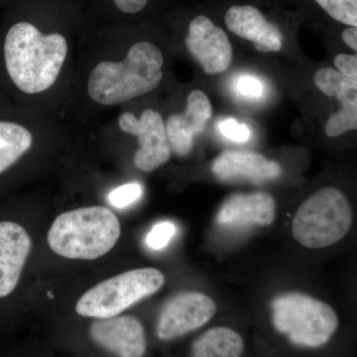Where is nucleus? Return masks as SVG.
<instances>
[{
  "label": "nucleus",
  "instance_id": "6e6552de",
  "mask_svg": "<svg viewBox=\"0 0 357 357\" xmlns=\"http://www.w3.org/2000/svg\"><path fill=\"white\" fill-rule=\"evenodd\" d=\"M215 312V302L204 294L178 293L162 307L157 321V335L162 340L183 337L206 325Z\"/></svg>",
  "mask_w": 357,
  "mask_h": 357
},
{
  "label": "nucleus",
  "instance_id": "f8f14e48",
  "mask_svg": "<svg viewBox=\"0 0 357 357\" xmlns=\"http://www.w3.org/2000/svg\"><path fill=\"white\" fill-rule=\"evenodd\" d=\"M314 83L324 93L335 96L342 109L328 117L326 133L337 137L357 128V81L349 79L337 70L324 68L314 75Z\"/></svg>",
  "mask_w": 357,
  "mask_h": 357
},
{
  "label": "nucleus",
  "instance_id": "f3484780",
  "mask_svg": "<svg viewBox=\"0 0 357 357\" xmlns=\"http://www.w3.org/2000/svg\"><path fill=\"white\" fill-rule=\"evenodd\" d=\"M243 349V337L236 331L220 326L195 340L191 357H241Z\"/></svg>",
  "mask_w": 357,
  "mask_h": 357
},
{
  "label": "nucleus",
  "instance_id": "0eeeda50",
  "mask_svg": "<svg viewBox=\"0 0 357 357\" xmlns=\"http://www.w3.org/2000/svg\"><path fill=\"white\" fill-rule=\"evenodd\" d=\"M119 126L123 132L138 138L140 147L134 156V164L139 170L152 172L170 159L165 122L156 110H144L139 117L124 112L119 116Z\"/></svg>",
  "mask_w": 357,
  "mask_h": 357
},
{
  "label": "nucleus",
  "instance_id": "aec40b11",
  "mask_svg": "<svg viewBox=\"0 0 357 357\" xmlns=\"http://www.w3.org/2000/svg\"><path fill=\"white\" fill-rule=\"evenodd\" d=\"M176 231L177 229L173 222H160L148 232L145 243L152 250H162L172 241Z\"/></svg>",
  "mask_w": 357,
  "mask_h": 357
},
{
  "label": "nucleus",
  "instance_id": "a878e982",
  "mask_svg": "<svg viewBox=\"0 0 357 357\" xmlns=\"http://www.w3.org/2000/svg\"><path fill=\"white\" fill-rule=\"evenodd\" d=\"M342 40L347 46L354 51L357 50V29L356 27H349L342 32Z\"/></svg>",
  "mask_w": 357,
  "mask_h": 357
},
{
  "label": "nucleus",
  "instance_id": "412c9836",
  "mask_svg": "<svg viewBox=\"0 0 357 357\" xmlns=\"http://www.w3.org/2000/svg\"><path fill=\"white\" fill-rule=\"evenodd\" d=\"M143 189L138 183H128L116 188L109 195V202L116 208L130 206L142 196Z\"/></svg>",
  "mask_w": 357,
  "mask_h": 357
},
{
  "label": "nucleus",
  "instance_id": "a211bd4d",
  "mask_svg": "<svg viewBox=\"0 0 357 357\" xmlns=\"http://www.w3.org/2000/svg\"><path fill=\"white\" fill-rule=\"evenodd\" d=\"M32 145L29 129L18 122L0 119V174L15 165Z\"/></svg>",
  "mask_w": 357,
  "mask_h": 357
},
{
  "label": "nucleus",
  "instance_id": "393cba45",
  "mask_svg": "<svg viewBox=\"0 0 357 357\" xmlns=\"http://www.w3.org/2000/svg\"><path fill=\"white\" fill-rule=\"evenodd\" d=\"M115 6L124 13H137L146 6L148 0H114Z\"/></svg>",
  "mask_w": 357,
  "mask_h": 357
},
{
  "label": "nucleus",
  "instance_id": "20e7f679",
  "mask_svg": "<svg viewBox=\"0 0 357 357\" xmlns=\"http://www.w3.org/2000/svg\"><path fill=\"white\" fill-rule=\"evenodd\" d=\"M352 210L347 197L335 188H323L301 204L293 220L294 238L305 248H325L347 236Z\"/></svg>",
  "mask_w": 357,
  "mask_h": 357
},
{
  "label": "nucleus",
  "instance_id": "39448f33",
  "mask_svg": "<svg viewBox=\"0 0 357 357\" xmlns=\"http://www.w3.org/2000/svg\"><path fill=\"white\" fill-rule=\"evenodd\" d=\"M271 307L275 328L298 347H321L332 338L338 326L332 307L304 294L278 296Z\"/></svg>",
  "mask_w": 357,
  "mask_h": 357
},
{
  "label": "nucleus",
  "instance_id": "dca6fc26",
  "mask_svg": "<svg viewBox=\"0 0 357 357\" xmlns=\"http://www.w3.org/2000/svg\"><path fill=\"white\" fill-rule=\"evenodd\" d=\"M229 31L255 44L260 52H278L283 45V34L269 22L259 9L251 6L230 7L225 16Z\"/></svg>",
  "mask_w": 357,
  "mask_h": 357
},
{
  "label": "nucleus",
  "instance_id": "b1692460",
  "mask_svg": "<svg viewBox=\"0 0 357 357\" xmlns=\"http://www.w3.org/2000/svg\"><path fill=\"white\" fill-rule=\"evenodd\" d=\"M337 72L349 79L357 81V56L340 54L335 59Z\"/></svg>",
  "mask_w": 357,
  "mask_h": 357
},
{
  "label": "nucleus",
  "instance_id": "4468645a",
  "mask_svg": "<svg viewBox=\"0 0 357 357\" xmlns=\"http://www.w3.org/2000/svg\"><path fill=\"white\" fill-rule=\"evenodd\" d=\"M211 171L225 182H249L261 184L275 180L282 174L280 164L262 155L248 151L222 152L213 161Z\"/></svg>",
  "mask_w": 357,
  "mask_h": 357
},
{
  "label": "nucleus",
  "instance_id": "9d476101",
  "mask_svg": "<svg viewBox=\"0 0 357 357\" xmlns=\"http://www.w3.org/2000/svg\"><path fill=\"white\" fill-rule=\"evenodd\" d=\"M89 335L96 344L117 357H143L146 352L144 328L134 317L98 319Z\"/></svg>",
  "mask_w": 357,
  "mask_h": 357
},
{
  "label": "nucleus",
  "instance_id": "7ed1b4c3",
  "mask_svg": "<svg viewBox=\"0 0 357 357\" xmlns=\"http://www.w3.org/2000/svg\"><path fill=\"white\" fill-rule=\"evenodd\" d=\"M121 234L119 218L105 206L66 211L48 232L49 246L69 259L95 260L109 253Z\"/></svg>",
  "mask_w": 357,
  "mask_h": 357
},
{
  "label": "nucleus",
  "instance_id": "6ab92c4d",
  "mask_svg": "<svg viewBox=\"0 0 357 357\" xmlns=\"http://www.w3.org/2000/svg\"><path fill=\"white\" fill-rule=\"evenodd\" d=\"M333 20L351 27L357 26V0H316Z\"/></svg>",
  "mask_w": 357,
  "mask_h": 357
},
{
  "label": "nucleus",
  "instance_id": "5701e85b",
  "mask_svg": "<svg viewBox=\"0 0 357 357\" xmlns=\"http://www.w3.org/2000/svg\"><path fill=\"white\" fill-rule=\"evenodd\" d=\"M237 89L241 96L257 100L263 96V84L259 79L252 76H243L237 81Z\"/></svg>",
  "mask_w": 357,
  "mask_h": 357
},
{
  "label": "nucleus",
  "instance_id": "2eb2a0df",
  "mask_svg": "<svg viewBox=\"0 0 357 357\" xmlns=\"http://www.w3.org/2000/svg\"><path fill=\"white\" fill-rule=\"evenodd\" d=\"M31 248L24 227L15 222H0V298L15 290Z\"/></svg>",
  "mask_w": 357,
  "mask_h": 357
},
{
  "label": "nucleus",
  "instance_id": "4be33fe9",
  "mask_svg": "<svg viewBox=\"0 0 357 357\" xmlns=\"http://www.w3.org/2000/svg\"><path fill=\"white\" fill-rule=\"evenodd\" d=\"M218 129L225 137L236 142L243 143L250 138V130L244 124L234 119H225L218 123Z\"/></svg>",
  "mask_w": 357,
  "mask_h": 357
},
{
  "label": "nucleus",
  "instance_id": "f03ea898",
  "mask_svg": "<svg viewBox=\"0 0 357 357\" xmlns=\"http://www.w3.org/2000/svg\"><path fill=\"white\" fill-rule=\"evenodd\" d=\"M163 64V55L156 45L138 42L123 60L103 61L91 70L89 98L98 105L112 107L150 93L161 83Z\"/></svg>",
  "mask_w": 357,
  "mask_h": 357
},
{
  "label": "nucleus",
  "instance_id": "1a4fd4ad",
  "mask_svg": "<svg viewBox=\"0 0 357 357\" xmlns=\"http://www.w3.org/2000/svg\"><path fill=\"white\" fill-rule=\"evenodd\" d=\"M185 45L206 74H220L231 64L234 51L227 35L206 16L190 23Z\"/></svg>",
  "mask_w": 357,
  "mask_h": 357
},
{
  "label": "nucleus",
  "instance_id": "ddd939ff",
  "mask_svg": "<svg viewBox=\"0 0 357 357\" xmlns=\"http://www.w3.org/2000/svg\"><path fill=\"white\" fill-rule=\"evenodd\" d=\"M213 114L210 100L203 91H192L182 114L169 116L165 124L171 151L180 157L187 156L194 146L195 138L203 132Z\"/></svg>",
  "mask_w": 357,
  "mask_h": 357
},
{
  "label": "nucleus",
  "instance_id": "9b49d317",
  "mask_svg": "<svg viewBox=\"0 0 357 357\" xmlns=\"http://www.w3.org/2000/svg\"><path fill=\"white\" fill-rule=\"evenodd\" d=\"M276 217V203L264 192L234 194L225 199L218 213L217 222L225 229L241 230L268 227Z\"/></svg>",
  "mask_w": 357,
  "mask_h": 357
},
{
  "label": "nucleus",
  "instance_id": "f257e3e1",
  "mask_svg": "<svg viewBox=\"0 0 357 357\" xmlns=\"http://www.w3.org/2000/svg\"><path fill=\"white\" fill-rule=\"evenodd\" d=\"M69 46L60 33L44 34L20 21L9 27L2 42V63L10 83L25 95H38L57 83Z\"/></svg>",
  "mask_w": 357,
  "mask_h": 357
},
{
  "label": "nucleus",
  "instance_id": "423d86ee",
  "mask_svg": "<svg viewBox=\"0 0 357 357\" xmlns=\"http://www.w3.org/2000/svg\"><path fill=\"white\" fill-rule=\"evenodd\" d=\"M165 276L155 268H140L112 277L89 289L77 301L76 312L86 318L119 316L136 303L158 292Z\"/></svg>",
  "mask_w": 357,
  "mask_h": 357
}]
</instances>
